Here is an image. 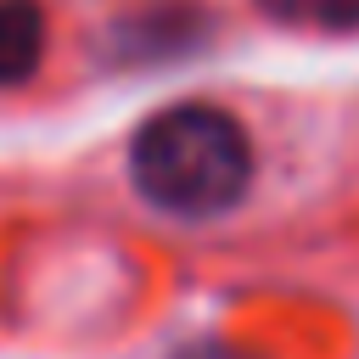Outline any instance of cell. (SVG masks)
<instances>
[{
  "mask_svg": "<svg viewBox=\"0 0 359 359\" xmlns=\"http://www.w3.org/2000/svg\"><path fill=\"white\" fill-rule=\"evenodd\" d=\"M252 6L286 28H314V34L359 28V0H252Z\"/></svg>",
  "mask_w": 359,
  "mask_h": 359,
  "instance_id": "cell-3",
  "label": "cell"
},
{
  "mask_svg": "<svg viewBox=\"0 0 359 359\" xmlns=\"http://www.w3.org/2000/svg\"><path fill=\"white\" fill-rule=\"evenodd\" d=\"M174 359H247V353H236V348H224V342H185Z\"/></svg>",
  "mask_w": 359,
  "mask_h": 359,
  "instance_id": "cell-4",
  "label": "cell"
},
{
  "mask_svg": "<svg viewBox=\"0 0 359 359\" xmlns=\"http://www.w3.org/2000/svg\"><path fill=\"white\" fill-rule=\"evenodd\" d=\"M129 180L168 219H219L252 185V140L224 107L180 101L135 129Z\"/></svg>",
  "mask_w": 359,
  "mask_h": 359,
  "instance_id": "cell-1",
  "label": "cell"
},
{
  "mask_svg": "<svg viewBox=\"0 0 359 359\" xmlns=\"http://www.w3.org/2000/svg\"><path fill=\"white\" fill-rule=\"evenodd\" d=\"M45 56V17L34 0H0V84L34 79Z\"/></svg>",
  "mask_w": 359,
  "mask_h": 359,
  "instance_id": "cell-2",
  "label": "cell"
}]
</instances>
